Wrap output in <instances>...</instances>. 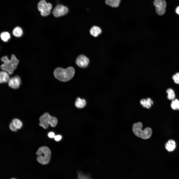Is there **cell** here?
<instances>
[{"mask_svg":"<svg viewBox=\"0 0 179 179\" xmlns=\"http://www.w3.org/2000/svg\"><path fill=\"white\" fill-rule=\"evenodd\" d=\"M77 177V179H91L89 176L85 175L80 172L78 173Z\"/></svg>","mask_w":179,"mask_h":179,"instance_id":"7402d4cb","label":"cell"},{"mask_svg":"<svg viewBox=\"0 0 179 179\" xmlns=\"http://www.w3.org/2000/svg\"><path fill=\"white\" fill-rule=\"evenodd\" d=\"M153 4L155 8L156 12L158 15H162L165 13L167 5L165 0H154Z\"/></svg>","mask_w":179,"mask_h":179,"instance_id":"52a82bcc","label":"cell"},{"mask_svg":"<svg viewBox=\"0 0 179 179\" xmlns=\"http://www.w3.org/2000/svg\"><path fill=\"white\" fill-rule=\"evenodd\" d=\"M23 31L22 29L19 27L15 28L13 30L12 33L13 35L17 37H20L23 34Z\"/></svg>","mask_w":179,"mask_h":179,"instance_id":"e0dca14e","label":"cell"},{"mask_svg":"<svg viewBox=\"0 0 179 179\" xmlns=\"http://www.w3.org/2000/svg\"><path fill=\"white\" fill-rule=\"evenodd\" d=\"M89 63V59L86 56L81 55L77 58L76 60V63L79 67L83 68L87 67Z\"/></svg>","mask_w":179,"mask_h":179,"instance_id":"30bf717a","label":"cell"},{"mask_svg":"<svg viewBox=\"0 0 179 179\" xmlns=\"http://www.w3.org/2000/svg\"><path fill=\"white\" fill-rule=\"evenodd\" d=\"M10 179H17L15 178H12Z\"/></svg>","mask_w":179,"mask_h":179,"instance_id":"83f0119b","label":"cell"},{"mask_svg":"<svg viewBox=\"0 0 179 179\" xmlns=\"http://www.w3.org/2000/svg\"><path fill=\"white\" fill-rule=\"evenodd\" d=\"M1 60L3 62L0 66L1 69L7 72L9 74H13L19 63V60L15 55L12 54L10 59L7 56H4L1 58Z\"/></svg>","mask_w":179,"mask_h":179,"instance_id":"3957f363","label":"cell"},{"mask_svg":"<svg viewBox=\"0 0 179 179\" xmlns=\"http://www.w3.org/2000/svg\"><path fill=\"white\" fill-rule=\"evenodd\" d=\"M121 0H105L106 3L113 7H117L119 5Z\"/></svg>","mask_w":179,"mask_h":179,"instance_id":"2e32d148","label":"cell"},{"mask_svg":"<svg viewBox=\"0 0 179 179\" xmlns=\"http://www.w3.org/2000/svg\"><path fill=\"white\" fill-rule=\"evenodd\" d=\"M37 7L41 15L45 16L50 14L52 6L51 3H47L45 0H41L38 2Z\"/></svg>","mask_w":179,"mask_h":179,"instance_id":"8992f818","label":"cell"},{"mask_svg":"<svg viewBox=\"0 0 179 179\" xmlns=\"http://www.w3.org/2000/svg\"><path fill=\"white\" fill-rule=\"evenodd\" d=\"M75 105L77 108H82L85 106L86 105V101L84 99L78 97L75 101Z\"/></svg>","mask_w":179,"mask_h":179,"instance_id":"5bb4252c","label":"cell"},{"mask_svg":"<svg viewBox=\"0 0 179 179\" xmlns=\"http://www.w3.org/2000/svg\"><path fill=\"white\" fill-rule=\"evenodd\" d=\"M68 11V8L62 4L57 5L52 11V13L56 17H58L66 14Z\"/></svg>","mask_w":179,"mask_h":179,"instance_id":"ba28073f","label":"cell"},{"mask_svg":"<svg viewBox=\"0 0 179 179\" xmlns=\"http://www.w3.org/2000/svg\"><path fill=\"white\" fill-rule=\"evenodd\" d=\"M9 127L11 131L14 132L16 131L17 129L12 122L10 123Z\"/></svg>","mask_w":179,"mask_h":179,"instance_id":"cb8c5ba5","label":"cell"},{"mask_svg":"<svg viewBox=\"0 0 179 179\" xmlns=\"http://www.w3.org/2000/svg\"><path fill=\"white\" fill-rule=\"evenodd\" d=\"M166 91L168 94L167 97L168 99L172 100L175 99V95L173 90L171 88H168Z\"/></svg>","mask_w":179,"mask_h":179,"instance_id":"ac0fdd59","label":"cell"},{"mask_svg":"<svg viewBox=\"0 0 179 179\" xmlns=\"http://www.w3.org/2000/svg\"><path fill=\"white\" fill-rule=\"evenodd\" d=\"M54 133L52 132H50L48 134V137L50 138H54L55 136Z\"/></svg>","mask_w":179,"mask_h":179,"instance_id":"484cf974","label":"cell"},{"mask_svg":"<svg viewBox=\"0 0 179 179\" xmlns=\"http://www.w3.org/2000/svg\"><path fill=\"white\" fill-rule=\"evenodd\" d=\"M171 105L173 110H179V100L177 99L172 100Z\"/></svg>","mask_w":179,"mask_h":179,"instance_id":"d6986e66","label":"cell"},{"mask_svg":"<svg viewBox=\"0 0 179 179\" xmlns=\"http://www.w3.org/2000/svg\"><path fill=\"white\" fill-rule=\"evenodd\" d=\"M0 37L2 41L4 42H6L10 38V35L7 32H3L1 33Z\"/></svg>","mask_w":179,"mask_h":179,"instance_id":"ffe728a7","label":"cell"},{"mask_svg":"<svg viewBox=\"0 0 179 179\" xmlns=\"http://www.w3.org/2000/svg\"><path fill=\"white\" fill-rule=\"evenodd\" d=\"M75 73V70L72 67H69L66 69L61 67L56 68L53 74L55 78L62 82H67L72 79Z\"/></svg>","mask_w":179,"mask_h":179,"instance_id":"7a4b0ae2","label":"cell"},{"mask_svg":"<svg viewBox=\"0 0 179 179\" xmlns=\"http://www.w3.org/2000/svg\"><path fill=\"white\" fill-rule=\"evenodd\" d=\"M165 147L168 151L171 152L173 151L176 147L175 141L172 139L169 140L165 144Z\"/></svg>","mask_w":179,"mask_h":179,"instance_id":"4fadbf2b","label":"cell"},{"mask_svg":"<svg viewBox=\"0 0 179 179\" xmlns=\"http://www.w3.org/2000/svg\"><path fill=\"white\" fill-rule=\"evenodd\" d=\"M172 78L175 83L179 84V72L177 73L174 75Z\"/></svg>","mask_w":179,"mask_h":179,"instance_id":"603a6c76","label":"cell"},{"mask_svg":"<svg viewBox=\"0 0 179 179\" xmlns=\"http://www.w3.org/2000/svg\"><path fill=\"white\" fill-rule=\"evenodd\" d=\"M40 126L44 129H47L49 125L52 127H55L58 123V120L55 117L51 116L47 112L41 115L39 119Z\"/></svg>","mask_w":179,"mask_h":179,"instance_id":"5b68a950","label":"cell"},{"mask_svg":"<svg viewBox=\"0 0 179 179\" xmlns=\"http://www.w3.org/2000/svg\"><path fill=\"white\" fill-rule=\"evenodd\" d=\"M37 160L40 164L43 165L48 164L50 162L51 153L48 147L44 146L40 147L36 152Z\"/></svg>","mask_w":179,"mask_h":179,"instance_id":"277c9868","label":"cell"},{"mask_svg":"<svg viewBox=\"0 0 179 179\" xmlns=\"http://www.w3.org/2000/svg\"><path fill=\"white\" fill-rule=\"evenodd\" d=\"M62 138L61 135H55L54 137V140L56 141H59Z\"/></svg>","mask_w":179,"mask_h":179,"instance_id":"d4e9b609","label":"cell"},{"mask_svg":"<svg viewBox=\"0 0 179 179\" xmlns=\"http://www.w3.org/2000/svg\"><path fill=\"white\" fill-rule=\"evenodd\" d=\"M90 32L91 35L94 37H96L101 33L102 31L98 27L93 26L90 29Z\"/></svg>","mask_w":179,"mask_h":179,"instance_id":"9a60e30c","label":"cell"},{"mask_svg":"<svg viewBox=\"0 0 179 179\" xmlns=\"http://www.w3.org/2000/svg\"><path fill=\"white\" fill-rule=\"evenodd\" d=\"M12 122L17 129H20L22 126L21 121L18 119L15 118L13 119Z\"/></svg>","mask_w":179,"mask_h":179,"instance_id":"44dd1931","label":"cell"},{"mask_svg":"<svg viewBox=\"0 0 179 179\" xmlns=\"http://www.w3.org/2000/svg\"><path fill=\"white\" fill-rule=\"evenodd\" d=\"M21 83V79L18 76H15L10 78L8 82V86L14 89L18 88Z\"/></svg>","mask_w":179,"mask_h":179,"instance_id":"9c48e42d","label":"cell"},{"mask_svg":"<svg viewBox=\"0 0 179 179\" xmlns=\"http://www.w3.org/2000/svg\"><path fill=\"white\" fill-rule=\"evenodd\" d=\"M175 10L176 13L179 15V5L176 8Z\"/></svg>","mask_w":179,"mask_h":179,"instance_id":"4316f807","label":"cell"},{"mask_svg":"<svg viewBox=\"0 0 179 179\" xmlns=\"http://www.w3.org/2000/svg\"><path fill=\"white\" fill-rule=\"evenodd\" d=\"M140 103L144 108L148 109L150 108L153 103V101L150 98H143L140 100Z\"/></svg>","mask_w":179,"mask_h":179,"instance_id":"8fae6325","label":"cell"},{"mask_svg":"<svg viewBox=\"0 0 179 179\" xmlns=\"http://www.w3.org/2000/svg\"><path fill=\"white\" fill-rule=\"evenodd\" d=\"M9 73L7 72L2 71L0 72V83H3L8 82L10 78Z\"/></svg>","mask_w":179,"mask_h":179,"instance_id":"7c38bea8","label":"cell"},{"mask_svg":"<svg viewBox=\"0 0 179 179\" xmlns=\"http://www.w3.org/2000/svg\"><path fill=\"white\" fill-rule=\"evenodd\" d=\"M142 123L138 122L134 123L132 127V132L136 137L145 140L150 138L152 134V130L149 127H146L142 130Z\"/></svg>","mask_w":179,"mask_h":179,"instance_id":"6da1fadb","label":"cell"}]
</instances>
